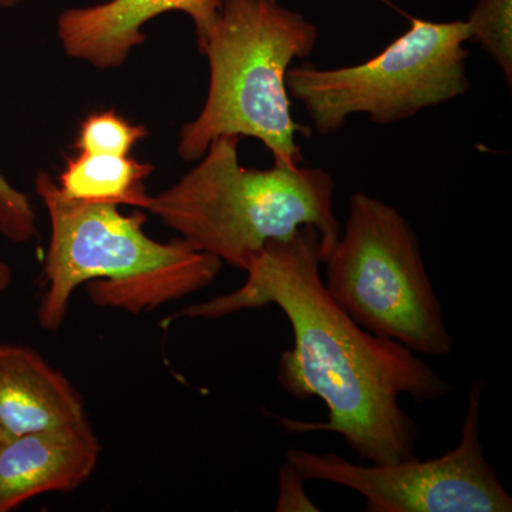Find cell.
Listing matches in <instances>:
<instances>
[{
  "mask_svg": "<svg viewBox=\"0 0 512 512\" xmlns=\"http://www.w3.org/2000/svg\"><path fill=\"white\" fill-rule=\"evenodd\" d=\"M319 234L313 227L268 242L237 291L188 306L177 318L220 319L275 305L293 332L282 353L278 383L298 400L319 397L325 423L281 417L288 433L339 434L360 463L384 464L416 456L419 427L400 396L423 404L454 392L430 365L400 343L360 328L333 302L320 276Z\"/></svg>",
  "mask_w": 512,
  "mask_h": 512,
  "instance_id": "1",
  "label": "cell"
},
{
  "mask_svg": "<svg viewBox=\"0 0 512 512\" xmlns=\"http://www.w3.org/2000/svg\"><path fill=\"white\" fill-rule=\"evenodd\" d=\"M35 188L52 228L46 288L37 306L43 329L63 325L70 299L83 284L94 305L138 315L207 288L221 272L217 256L183 238L148 237L143 212L124 215L117 205L67 198L47 173L37 174Z\"/></svg>",
  "mask_w": 512,
  "mask_h": 512,
  "instance_id": "2",
  "label": "cell"
},
{
  "mask_svg": "<svg viewBox=\"0 0 512 512\" xmlns=\"http://www.w3.org/2000/svg\"><path fill=\"white\" fill-rule=\"evenodd\" d=\"M239 140L215 138L198 164L173 187L150 197L144 211L160 218L192 248L244 272L268 242L313 227L323 264L340 235L332 175L302 165L242 167Z\"/></svg>",
  "mask_w": 512,
  "mask_h": 512,
  "instance_id": "3",
  "label": "cell"
},
{
  "mask_svg": "<svg viewBox=\"0 0 512 512\" xmlns=\"http://www.w3.org/2000/svg\"><path fill=\"white\" fill-rule=\"evenodd\" d=\"M318 28L279 0H221V9L200 53L210 66L207 99L184 124L178 156H204L215 138L252 137L271 151L274 163L302 165L296 134L311 128L293 120L286 73L295 59L311 55Z\"/></svg>",
  "mask_w": 512,
  "mask_h": 512,
  "instance_id": "4",
  "label": "cell"
},
{
  "mask_svg": "<svg viewBox=\"0 0 512 512\" xmlns=\"http://www.w3.org/2000/svg\"><path fill=\"white\" fill-rule=\"evenodd\" d=\"M323 264L326 292L360 328L417 355L453 353L419 237L393 205L353 194L345 231Z\"/></svg>",
  "mask_w": 512,
  "mask_h": 512,
  "instance_id": "5",
  "label": "cell"
},
{
  "mask_svg": "<svg viewBox=\"0 0 512 512\" xmlns=\"http://www.w3.org/2000/svg\"><path fill=\"white\" fill-rule=\"evenodd\" d=\"M470 39L466 20L413 19L406 33L365 63L291 67L286 90L301 101L320 134L336 133L355 114L375 124L407 120L470 90V52L464 46Z\"/></svg>",
  "mask_w": 512,
  "mask_h": 512,
  "instance_id": "6",
  "label": "cell"
},
{
  "mask_svg": "<svg viewBox=\"0 0 512 512\" xmlns=\"http://www.w3.org/2000/svg\"><path fill=\"white\" fill-rule=\"evenodd\" d=\"M484 393L485 382H474L460 441L443 456L366 464L335 453L288 448L286 461L305 481H325L356 491L365 498L369 512H511V495L481 446Z\"/></svg>",
  "mask_w": 512,
  "mask_h": 512,
  "instance_id": "7",
  "label": "cell"
},
{
  "mask_svg": "<svg viewBox=\"0 0 512 512\" xmlns=\"http://www.w3.org/2000/svg\"><path fill=\"white\" fill-rule=\"evenodd\" d=\"M221 9V0H107L64 10L57 19V37L64 53L97 69H117L146 40L144 26L164 13L181 12L194 23L197 47Z\"/></svg>",
  "mask_w": 512,
  "mask_h": 512,
  "instance_id": "8",
  "label": "cell"
},
{
  "mask_svg": "<svg viewBox=\"0 0 512 512\" xmlns=\"http://www.w3.org/2000/svg\"><path fill=\"white\" fill-rule=\"evenodd\" d=\"M101 446L89 421L25 434L0 446V512L86 483Z\"/></svg>",
  "mask_w": 512,
  "mask_h": 512,
  "instance_id": "9",
  "label": "cell"
},
{
  "mask_svg": "<svg viewBox=\"0 0 512 512\" xmlns=\"http://www.w3.org/2000/svg\"><path fill=\"white\" fill-rule=\"evenodd\" d=\"M87 421L79 392L35 350L0 345V446L25 434Z\"/></svg>",
  "mask_w": 512,
  "mask_h": 512,
  "instance_id": "10",
  "label": "cell"
},
{
  "mask_svg": "<svg viewBox=\"0 0 512 512\" xmlns=\"http://www.w3.org/2000/svg\"><path fill=\"white\" fill-rule=\"evenodd\" d=\"M153 171V165L130 156L80 153L67 161L57 185L72 200L128 205L144 211L150 200L146 180Z\"/></svg>",
  "mask_w": 512,
  "mask_h": 512,
  "instance_id": "11",
  "label": "cell"
},
{
  "mask_svg": "<svg viewBox=\"0 0 512 512\" xmlns=\"http://www.w3.org/2000/svg\"><path fill=\"white\" fill-rule=\"evenodd\" d=\"M471 39L494 60L512 86V0H478L466 20Z\"/></svg>",
  "mask_w": 512,
  "mask_h": 512,
  "instance_id": "12",
  "label": "cell"
},
{
  "mask_svg": "<svg viewBox=\"0 0 512 512\" xmlns=\"http://www.w3.org/2000/svg\"><path fill=\"white\" fill-rule=\"evenodd\" d=\"M147 136L146 127L131 124L114 111H101L83 121L74 147L79 153L128 157Z\"/></svg>",
  "mask_w": 512,
  "mask_h": 512,
  "instance_id": "13",
  "label": "cell"
},
{
  "mask_svg": "<svg viewBox=\"0 0 512 512\" xmlns=\"http://www.w3.org/2000/svg\"><path fill=\"white\" fill-rule=\"evenodd\" d=\"M36 232V215L28 195L13 187L0 171V235L23 244Z\"/></svg>",
  "mask_w": 512,
  "mask_h": 512,
  "instance_id": "14",
  "label": "cell"
},
{
  "mask_svg": "<svg viewBox=\"0 0 512 512\" xmlns=\"http://www.w3.org/2000/svg\"><path fill=\"white\" fill-rule=\"evenodd\" d=\"M278 498L276 508L278 512H305L319 511L315 503L305 491V483L299 471L289 461H285L278 474Z\"/></svg>",
  "mask_w": 512,
  "mask_h": 512,
  "instance_id": "15",
  "label": "cell"
},
{
  "mask_svg": "<svg viewBox=\"0 0 512 512\" xmlns=\"http://www.w3.org/2000/svg\"><path fill=\"white\" fill-rule=\"evenodd\" d=\"M12 282V269L6 262L0 261V296L6 292Z\"/></svg>",
  "mask_w": 512,
  "mask_h": 512,
  "instance_id": "16",
  "label": "cell"
},
{
  "mask_svg": "<svg viewBox=\"0 0 512 512\" xmlns=\"http://www.w3.org/2000/svg\"><path fill=\"white\" fill-rule=\"evenodd\" d=\"M25 0H0V8H15Z\"/></svg>",
  "mask_w": 512,
  "mask_h": 512,
  "instance_id": "17",
  "label": "cell"
}]
</instances>
